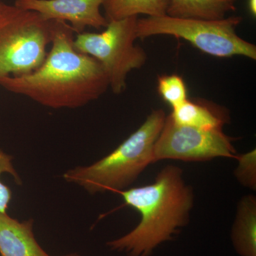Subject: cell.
Returning a JSON list of instances; mask_svg holds the SVG:
<instances>
[{
  "instance_id": "1",
  "label": "cell",
  "mask_w": 256,
  "mask_h": 256,
  "mask_svg": "<svg viewBox=\"0 0 256 256\" xmlns=\"http://www.w3.org/2000/svg\"><path fill=\"white\" fill-rule=\"evenodd\" d=\"M75 32L68 23L53 21L52 48L32 73L0 80L5 90L52 109H75L97 100L109 88L101 64L74 46Z\"/></svg>"
},
{
  "instance_id": "2",
  "label": "cell",
  "mask_w": 256,
  "mask_h": 256,
  "mask_svg": "<svg viewBox=\"0 0 256 256\" xmlns=\"http://www.w3.org/2000/svg\"><path fill=\"white\" fill-rule=\"evenodd\" d=\"M126 206L141 216L139 224L121 238L108 242L112 250L128 256H149L154 248L171 240L188 224L194 205V192L185 182L182 170L168 165L151 184L118 192Z\"/></svg>"
},
{
  "instance_id": "3",
  "label": "cell",
  "mask_w": 256,
  "mask_h": 256,
  "mask_svg": "<svg viewBox=\"0 0 256 256\" xmlns=\"http://www.w3.org/2000/svg\"><path fill=\"white\" fill-rule=\"evenodd\" d=\"M164 111L153 110L137 130L112 152L87 166L66 172L63 178L90 194L126 190L154 163V146L164 126Z\"/></svg>"
},
{
  "instance_id": "4",
  "label": "cell",
  "mask_w": 256,
  "mask_h": 256,
  "mask_svg": "<svg viewBox=\"0 0 256 256\" xmlns=\"http://www.w3.org/2000/svg\"><path fill=\"white\" fill-rule=\"evenodd\" d=\"M53 21L0 1V80L25 75L44 62Z\"/></svg>"
},
{
  "instance_id": "5",
  "label": "cell",
  "mask_w": 256,
  "mask_h": 256,
  "mask_svg": "<svg viewBox=\"0 0 256 256\" xmlns=\"http://www.w3.org/2000/svg\"><path fill=\"white\" fill-rule=\"evenodd\" d=\"M240 16L220 20L175 18L164 15L138 18V38L170 35L186 40L198 50L212 56L229 58L242 56L256 60V46L238 36Z\"/></svg>"
},
{
  "instance_id": "6",
  "label": "cell",
  "mask_w": 256,
  "mask_h": 256,
  "mask_svg": "<svg viewBox=\"0 0 256 256\" xmlns=\"http://www.w3.org/2000/svg\"><path fill=\"white\" fill-rule=\"evenodd\" d=\"M138 16L108 22L100 33L82 32L76 35L74 46L80 53L90 56L102 66L114 94L127 87L128 74L142 68L148 60L146 52L137 46Z\"/></svg>"
},
{
  "instance_id": "7",
  "label": "cell",
  "mask_w": 256,
  "mask_h": 256,
  "mask_svg": "<svg viewBox=\"0 0 256 256\" xmlns=\"http://www.w3.org/2000/svg\"><path fill=\"white\" fill-rule=\"evenodd\" d=\"M232 138L223 130L182 126L166 118L154 146V162L164 160L203 162L218 158H236Z\"/></svg>"
},
{
  "instance_id": "8",
  "label": "cell",
  "mask_w": 256,
  "mask_h": 256,
  "mask_svg": "<svg viewBox=\"0 0 256 256\" xmlns=\"http://www.w3.org/2000/svg\"><path fill=\"white\" fill-rule=\"evenodd\" d=\"M106 0H16L15 6L32 10L48 21L68 23L76 34L86 28L100 30L108 24L100 12Z\"/></svg>"
},
{
  "instance_id": "9",
  "label": "cell",
  "mask_w": 256,
  "mask_h": 256,
  "mask_svg": "<svg viewBox=\"0 0 256 256\" xmlns=\"http://www.w3.org/2000/svg\"><path fill=\"white\" fill-rule=\"evenodd\" d=\"M1 256H50L37 242L33 220L20 222L0 212Z\"/></svg>"
},
{
  "instance_id": "10",
  "label": "cell",
  "mask_w": 256,
  "mask_h": 256,
  "mask_svg": "<svg viewBox=\"0 0 256 256\" xmlns=\"http://www.w3.org/2000/svg\"><path fill=\"white\" fill-rule=\"evenodd\" d=\"M169 116L176 124L205 130H223L230 120L224 108L203 99H188L172 108Z\"/></svg>"
},
{
  "instance_id": "11",
  "label": "cell",
  "mask_w": 256,
  "mask_h": 256,
  "mask_svg": "<svg viewBox=\"0 0 256 256\" xmlns=\"http://www.w3.org/2000/svg\"><path fill=\"white\" fill-rule=\"evenodd\" d=\"M236 250L242 256H256V200L249 195L240 200L232 228Z\"/></svg>"
},
{
  "instance_id": "12",
  "label": "cell",
  "mask_w": 256,
  "mask_h": 256,
  "mask_svg": "<svg viewBox=\"0 0 256 256\" xmlns=\"http://www.w3.org/2000/svg\"><path fill=\"white\" fill-rule=\"evenodd\" d=\"M238 0H170L166 15L175 18L220 20L236 10Z\"/></svg>"
},
{
  "instance_id": "13",
  "label": "cell",
  "mask_w": 256,
  "mask_h": 256,
  "mask_svg": "<svg viewBox=\"0 0 256 256\" xmlns=\"http://www.w3.org/2000/svg\"><path fill=\"white\" fill-rule=\"evenodd\" d=\"M170 0H106L102 6L108 22L146 14L148 16L166 15Z\"/></svg>"
},
{
  "instance_id": "14",
  "label": "cell",
  "mask_w": 256,
  "mask_h": 256,
  "mask_svg": "<svg viewBox=\"0 0 256 256\" xmlns=\"http://www.w3.org/2000/svg\"><path fill=\"white\" fill-rule=\"evenodd\" d=\"M158 92L163 100L172 107L181 105L188 100V89L180 76H162L158 78Z\"/></svg>"
},
{
  "instance_id": "15",
  "label": "cell",
  "mask_w": 256,
  "mask_h": 256,
  "mask_svg": "<svg viewBox=\"0 0 256 256\" xmlns=\"http://www.w3.org/2000/svg\"><path fill=\"white\" fill-rule=\"evenodd\" d=\"M12 159V156L0 149V178L2 174L6 173L12 176L15 182L18 185H21L22 181L18 171L14 168ZM12 197V192L9 186L3 184L0 180V212L1 213H8L6 210L9 207Z\"/></svg>"
},
{
  "instance_id": "16",
  "label": "cell",
  "mask_w": 256,
  "mask_h": 256,
  "mask_svg": "<svg viewBox=\"0 0 256 256\" xmlns=\"http://www.w3.org/2000/svg\"><path fill=\"white\" fill-rule=\"evenodd\" d=\"M238 168L235 176L239 182L246 188L255 190L256 188V152L252 150L245 154L237 156Z\"/></svg>"
},
{
  "instance_id": "17",
  "label": "cell",
  "mask_w": 256,
  "mask_h": 256,
  "mask_svg": "<svg viewBox=\"0 0 256 256\" xmlns=\"http://www.w3.org/2000/svg\"><path fill=\"white\" fill-rule=\"evenodd\" d=\"M248 9L252 16L256 14V0H248Z\"/></svg>"
},
{
  "instance_id": "18",
  "label": "cell",
  "mask_w": 256,
  "mask_h": 256,
  "mask_svg": "<svg viewBox=\"0 0 256 256\" xmlns=\"http://www.w3.org/2000/svg\"><path fill=\"white\" fill-rule=\"evenodd\" d=\"M64 256H79L77 254H70V255Z\"/></svg>"
}]
</instances>
